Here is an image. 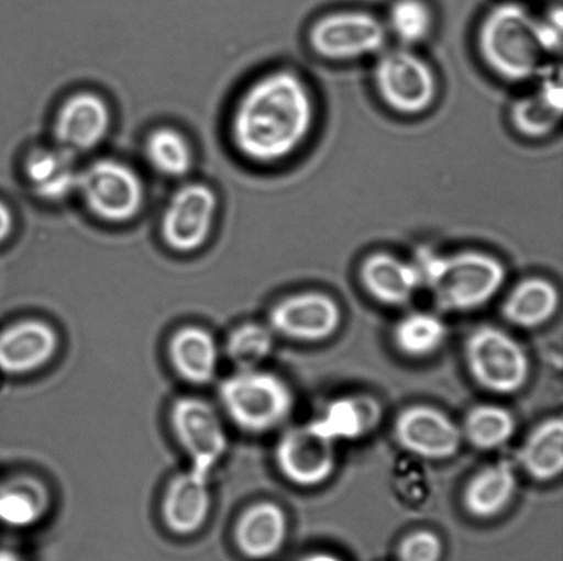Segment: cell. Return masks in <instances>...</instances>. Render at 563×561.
I'll return each mask as SVG.
<instances>
[{"label": "cell", "instance_id": "obj_7", "mask_svg": "<svg viewBox=\"0 0 563 561\" xmlns=\"http://www.w3.org/2000/svg\"><path fill=\"white\" fill-rule=\"evenodd\" d=\"M92 216L104 223L123 224L142 212L145 184L129 164L118 159H97L80 170L77 191Z\"/></svg>", "mask_w": 563, "mask_h": 561}, {"label": "cell", "instance_id": "obj_19", "mask_svg": "<svg viewBox=\"0 0 563 561\" xmlns=\"http://www.w3.org/2000/svg\"><path fill=\"white\" fill-rule=\"evenodd\" d=\"M383 419V406L372 395H346L330 401L314 420V430L331 442L356 441L368 436Z\"/></svg>", "mask_w": 563, "mask_h": 561}, {"label": "cell", "instance_id": "obj_6", "mask_svg": "<svg viewBox=\"0 0 563 561\" xmlns=\"http://www.w3.org/2000/svg\"><path fill=\"white\" fill-rule=\"evenodd\" d=\"M373 79L379 98L396 113L428 112L438 98V76L432 66L408 47L385 48L378 54Z\"/></svg>", "mask_w": 563, "mask_h": 561}, {"label": "cell", "instance_id": "obj_20", "mask_svg": "<svg viewBox=\"0 0 563 561\" xmlns=\"http://www.w3.org/2000/svg\"><path fill=\"white\" fill-rule=\"evenodd\" d=\"M285 510L274 503H258L242 514L235 527V542L244 557L266 560L277 554L287 537Z\"/></svg>", "mask_w": 563, "mask_h": 561}, {"label": "cell", "instance_id": "obj_2", "mask_svg": "<svg viewBox=\"0 0 563 561\" xmlns=\"http://www.w3.org/2000/svg\"><path fill=\"white\" fill-rule=\"evenodd\" d=\"M477 44L485 65L506 81L538 80L553 66L540 35L539 16L515 0L488 10L478 26Z\"/></svg>", "mask_w": 563, "mask_h": 561}, {"label": "cell", "instance_id": "obj_34", "mask_svg": "<svg viewBox=\"0 0 563 561\" xmlns=\"http://www.w3.org/2000/svg\"><path fill=\"white\" fill-rule=\"evenodd\" d=\"M301 561H342L340 558L330 553H312L303 558Z\"/></svg>", "mask_w": 563, "mask_h": 561}, {"label": "cell", "instance_id": "obj_21", "mask_svg": "<svg viewBox=\"0 0 563 561\" xmlns=\"http://www.w3.org/2000/svg\"><path fill=\"white\" fill-rule=\"evenodd\" d=\"M25 179L33 194L47 202H60L75 194L80 170L74 154L63 147L38 148L26 158Z\"/></svg>", "mask_w": 563, "mask_h": 561}, {"label": "cell", "instance_id": "obj_28", "mask_svg": "<svg viewBox=\"0 0 563 561\" xmlns=\"http://www.w3.org/2000/svg\"><path fill=\"white\" fill-rule=\"evenodd\" d=\"M516 427V417L505 406L483 404L468 412L461 430L474 448L493 450L509 442Z\"/></svg>", "mask_w": 563, "mask_h": 561}, {"label": "cell", "instance_id": "obj_26", "mask_svg": "<svg viewBox=\"0 0 563 561\" xmlns=\"http://www.w3.org/2000/svg\"><path fill=\"white\" fill-rule=\"evenodd\" d=\"M47 507V493L36 481L25 478L0 486V524L26 529L43 518Z\"/></svg>", "mask_w": 563, "mask_h": 561}, {"label": "cell", "instance_id": "obj_29", "mask_svg": "<svg viewBox=\"0 0 563 561\" xmlns=\"http://www.w3.org/2000/svg\"><path fill=\"white\" fill-rule=\"evenodd\" d=\"M145 153L152 167L167 178H184L195 161L190 142L181 132L169 126L154 130L147 136Z\"/></svg>", "mask_w": 563, "mask_h": 561}, {"label": "cell", "instance_id": "obj_16", "mask_svg": "<svg viewBox=\"0 0 563 561\" xmlns=\"http://www.w3.org/2000/svg\"><path fill=\"white\" fill-rule=\"evenodd\" d=\"M358 277L374 300L389 306L410 304L422 289L416 262L402 260L386 251L373 253L364 258Z\"/></svg>", "mask_w": 563, "mask_h": 561}, {"label": "cell", "instance_id": "obj_13", "mask_svg": "<svg viewBox=\"0 0 563 561\" xmlns=\"http://www.w3.org/2000/svg\"><path fill=\"white\" fill-rule=\"evenodd\" d=\"M395 438L418 458L441 461L454 458L463 441L461 427L433 406L413 405L395 422Z\"/></svg>", "mask_w": 563, "mask_h": 561}, {"label": "cell", "instance_id": "obj_12", "mask_svg": "<svg viewBox=\"0 0 563 561\" xmlns=\"http://www.w3.org/2000/svg\"><path fill=\"white\" fill-rule=\"evenodd\" d=\"M170 426L197 471L206 472L228 449L223 423L207 401L196 397L176 401L170 409Z\"/></svg>", "mask_w": 563, "mask_h": 561}, {"label": "cell", "instance_id": "obj_25", "mask_svg": "<svg viewBox=\"0 0 563 561\" xmlns=\"http://www.w3.org/2000/svg\"><path fill=\"white\" fill-rule=\"evenodd\" d=\"M518 461L532 480L550 482L563 470V422L550 417L540 423L523 442Z\"/></svg>", "mask_w": 563, "mask_h": 561}, {"label": "cell", "instance_id": "obj_17", "mask_svg": "<svg viewBox=\"0 0 563 561\" xmlns=\"http://www.w3.org/2000/svg\"><path fill=\"white\" fill-rule=\"evenodd\" d=\"M563 112V88L560 68H551L538 79L533 91L511 104L510 119L521 135L540 139L560 125Z\"/></svg>", "mask_w": 563, "mask_h": 561}, {"label": "cell", "instance_id": "obj_35", "mask_svg": "<svg viewBox=\"0 0 563 561\" xmlns=\"http://www.w3.org/2000/svg\"><path fill=\"white\" fill-rule=\"evenodd\" d=\"M0 561H24L19 553L9 551V549H0Z\"/></svg>", "mask_w": 563, "mask_h": 561}, {"label": "cell", "instance_id": "obj_31", "mask_svg": "<svg viewBox=\"0 0 563 561\" xmlns=\"http://www.w3.org/2000/svg\"><path fill=\"white\" fill-rule=\"evenodd\" d=\"M275 333L263 324L247 323L231 333L225 350L239 370L257 368L274 349Z\"/></svg>", "mask_w": 563, "mask_h": 561}, {"label": "cell", "instance_id": "obj_33", "mask_svg": "<svg viewBox=\"0 0 563 561\" xmlns=\"http://www.w3.org/2000/svg\"><path fill=\"white\" fill-rule=\"evenodd\" d=\"M14 231V214L11 209L0 201V245L13 235Z\"/></svg>", "mask_w": 563, "mask_h": 561}, {"label": "cell", "instance_id": "obj_3", "mask_svg": "<svg viewBox=\"0 0 563 561\" xmlns=\"http://www.w3.org/2000/svg\"><path fill=\"white\" fill-rule=\"evenodd\" d=\"M422 289L445 312H472L487 305L506 282L507 269L498 257L479 250L443 255L421 249L416 257Z\"/></svg>", "mask_w": 563, "mask_h": 561}, {"label": "cell", "instance_id": "obj_9", "mask_svg": "<svg viewBox=\"0 0 563 561\" xmlns=\"http://www.w3.org/2000/svg\"><path fill=\"white\" fill-rule=\"evenodd\" d=\"M218 197L211 187L189 183L168 202L162 220V236L170 250L187 255L207 244L218 213Z\"/></svg>", "mask_w": 563, "mask_h": 561}, {"label": "cell", "instance_id": "obj_30", "mask_svg": "<svg viewBox=\"0 0 563 561\" xmlns=\"http://www.w3.org/2000/svg\"><path fill=\"white\" fill-rule=\"evenodd\" d=\"M384 22L389 36L411 48L432 35L434 16L427 0H395Z\"/></svg>", "mask_w": 563, "mask_h": 561}, {"label": "cell", "instance_id": "obj_1", "mask_svg": "<svg viewBox=\"0 0 563 561\" xmlns=\"http://www.w3.org/2000/svg\"><path fill=\"white\" fill-rule=\"evenodd\" d=\"M317 119L307 81L296 71H269L253 81L231 117L235 150L252 162L284 161L308 141Z\"/></svg>", "mask_w": 563, "mask_h": 561}, {"label": "cell", "instance_id": "obj_22", "mask_svg": "<svg viewBox=\"0 0 563 561\" xmlns=\"http://www.w3.org/2000/svg\"><path fill=\"white\" fill-rule=\"evenodd\" d=\"M518 487L517 472L509 461H498L479 471L467 483L463 505L477 519H493L509 507Z\"/></svg>", "mask_w": 563, "mask_h": 561}, {"label": "cell", "instance_id": "obj_18", "mask_svg": "<svg viewBox=\"0 0 563 561\" xmlns=\"http://www.w3.org/2000/svg\"><path fill=\"white\" fill-rule=\"evenodd\" d=\"M211 492L206 472L192 470L169 483L163 500V518L169 531L178 536L196 535L211 513Z\"/></svg>", "mask_w": 563, "mask_h": 561}, {"label": "cell", "instance_id": "obj_5", "mask_svg": "<svg viewBox=\"0 0 563 561\" xmlns=\"http://www.w3.org/2000/svg\"><path fill=\"white\" fill-rule=\"evenodd\" d=\"M465 360L474 382L494 394L520 392L531 373L527 350L505 329L494 326H479L468 334Z\"/></svg>", "mask_w": 563, "mask_h": 561}, {"label": "cell", "instance_id": "obj_32", "mask_svg": "<svg viewBox=\"0 0 563 561\" xmlns=\"http://www.w3.org/2000/svg\"><path fill=\"white\" fill-rule=\"evenodd\" d=\"M443 543L434 532L418 530L407 536L399 548L400 561H440Z\"/></svg>", "mask_w": 563, "mask_h": 561}, {"label": "cell", "instance_id": "obj_27", "mask_svg": "<svg viewBox=\"0 0 563 561\" xmlns=\"http://www.w3.org/2000/svg\"><path fill=\"white\" fill-rule=\"evenodd\" d=\"M397 350L411 359H424L444 345L449 329L438 315L412 312L397 322L394 328Z\"/></svg>", "mask_w": 563, "mask_h": 561}, {"label": "cell", "instance_id": "obj_4", "mask_svg": "<svg viewBox=\"0 0 563 561\" xmlns=\"http://www.w3.org/2000/svg\"><path fill=\"white\" fill-rule=\"evenodd\" d=\"M220 401L242 431L264 434L284 425L295 408L289 384L273 372L251 368L224 379Z\"/></svg>", "mask_w": 563, "mask_h": 561}, {"label": "cell", "instance_id": "obj_10", "mask_svg": "<svg viewBox=\"0 0 563 561\" xmlns=\"http://www.w3.org/2000/svg\"><path fill=\"white\" fill-rule=\"evenodd\" d=\"M275 461L287 482L300 487H317L334 474L335 444L311 425L291 427L279 438Z\"/></svg>", "mask_w": 563, "mask_h": 561}, {"label": "cell", "instance_id": "obj_15", "mask_svg": "<svg viewBox=\"0 0 563 561\" xmlns=\"http://www.w3.org/2000/svg\"><path fill=\"white\" fill-rule=\"evenodd\" d=\"M58 349V335L47 323L25 321L0 332V371L20 377L47 366Z\"/></svg>", "mask_w": 563, "mask_h": 561}, {"label": "cell", "instance_id": "obj_11", "mask_svg": "<svg viewBox=\"0 0 563 561\" xmlns=\"http://www.w3.org/2000/svg\"><path fill=\"white\" fill-rule=\"evenodd\" d=\"M342 312L330 295L307 291L287 296L269 312V327L297 343H322L339 332Z\"/></svg>", "mask_w": 563, "mask_h": 561}, {"label": "cell", "instance_id": "obj_8", "mask_svg": "<svg viewBox=\"0 0 563 561\" xmlns=\"http://www.w3.org/2000/svg\"><path fill=\"white\" fill-rule=\"evenodd\" d=\"M308 41L319 57L353 60L383 53L389 33L384 20L366 10H340L314 21Z\"/></svg>", "mask_w": 563, "mask_h": 561}, {"label": "cell", "instance_id": "obj_24", "mask_svg": "<svg viewBox=\"0 0 563 561\" xmlns=\"http://www.w3.org/2000/svg\"><path fill=\"white\" fill-rule=\"evenodd\" d=\"M560 291L544 278H528L507 296L501 313L507 322L520 328L543 326L559 312Z\"/></svg>", "mask_w": 563, "mask_h": 561}, {"label": "cell", "instance_id": "obj_14", "mask_svg": "<svg viewBox=\"0 0 563 561\" xmlns=\"http://www.w3.org/2000/svg\"><path fill=\"white\" fill-rule=\"evenodd\" d=\"M112 112L103 98L79 92L66 99L55 119L54 134L59 147L71 154L86 153L107 139Z\"/></svg>", "mask_w": 563, "mask_h": 561}, {"label": "cell", "instance_id": "obj_23", "mask_svg": "<svg viewBox=\"0 0 563 561\" xmlns=\"http://www.w3.org/2000/svg\"><path fill=\"white\" fill-rule=\"evenodd\" d=\"M169 357L176 372L186 382L207 384L217 375L218 345L207 329L198 327L179 329L170 339Z\"/></svg>", "mask_w": 563, "mask_h": 561}]
</instances>
